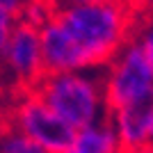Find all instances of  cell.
<instances>
[{
    "mask_svg": "<svg viewBox=\"0 0 153 153\" xmlns=\"http://www.w3.org/2000/svg\"><path fill=\"white\" fill-rule=\"evenodd\" d=\"M53 16L80 51L87 71L108 66L133 39V30L137 25L135 7L128 5V0L59 5Z\"/></svg>",
    "mask_w": 153,
    "mask_h": 153,
    "instance_id": "1",
    "label": "cell"
},
{
    "mask_svg": "<svg viewBox=\"0 0 153 153\" xmlns=\"http://www.w3.org/2000/svg\"><path fill=\"white\" fill-rule=\"evenodd\" d=\"M91 71H66V73H46L37 82V91L48 108L59 114L76 130L108 121L105 87L103 78Z\"/></svg>",
    "mask_w": 153,
    "mask_h": 153,
    "instance_id": "2",
    "label": "cell"
},
{
    "mask_svg": "<svg viewBox=\"0 0 153 153\" xmlns=\"http://www.w3.org/2000/svg\"><path fill=\"white\" fill-rule=\"evenodd\" d=\"M108 114L153 96V64L137 39H130L103 73Z\"/></svg>",
    "mask_w": 153,
    "mask_h": 153,
    "instance_id": "3",
    "label": "cell"
},
{
    "mask_svg": "<svg viewBox=\"0 0 153 153\" xmlns=\"http://www.w3.org/2000/svg\"><path fill=\"white\" fill-rule=\"evenodd\" d=\"M12 126L25 133L27 137H32L34 142H39L51 153H62L78 133L59 114H55L34 89H27L25 96L16 103L12 114Z\"/></svg>",
    "mask_w": 153,
    "mask_h": 153,
    "instance_id": "4",
    "label": "cell"
},
{
    "mask_svg": "<svg viewBox=\"0 0 153 153\" xmlns=\"http://www.w3.org/2000/svg\"><path fill=\"white\" fill-rule=\"evenodd\" d=\"M0 66H5L19 85L27 89L37 87V82L46 76L39 25H34L27 19H19Z\"/></svg>",
    "mask_w": 153,
    "mask_h": 153,
    "instance_id": "5",
    "label": "cell"
},
{
    "mask_svg": "<svg viewBox=\"0 0 153 153\" xmlns=\"http://www.w3.org/2000/svg\"><path fill=\"white\" fill-rule=\"evenodd\" d=\"M110 121L119 135L123 151L149 146V128L153 121V96L110 112Z\"/></svg>",
    "mask_w": 153,
    "mask_h": 153,
    "instance_id": "6",
    "label": "cell"
},
{
    "mask_svg": "<svg viewBox=\"0 0 153 153\" xmlns=\"http://www.w3.org/2000/svg\"><path fill=\"white\" fill-rule=\"evenodd\" d=\"M62 153H123L112 121H101L78 130L73 142Z\"/></svg>",
    "mask_w": 153,
    "mask_h": 153,
    "instance_id": "7",
    "label": "cell"
},
{
    "mask_svg": "<svg viewBox=\"0 0 153 153\" xmlns=\"http://www.w3.org/2000/svg\"><path fill=\"white\" fill-rule=\"evenodd\" d=\"M0 153H51L46 151L39 142L21 133L19 128H2L0 130Z\"/></svg>",
    "mask_w": 153,
    "mask_h": 153,
    "instance_id": "8",
    "label": "cell"
},
{
    "mask_svg": "<svg viewBox=\"0 0 153 153\" xmlns=\"http://www.w3.org/2000/svg\"><path fill=\"white\" fill-rule=\"evenodd\" d=\"M16 23H19V19H16L14 14L0 9V64H2L7 44H9V39H12V32H14V27H16Z\"/></svg>",
    "mask_w": 153,
    "mask_h": 153,
    "instance_id": "9",
    "label": "cell"
},
{
    "mask_svg": "<svg viewBox=\"0 0 153 153\" xmlns=\"http://www.w3.org/2000/svg\"><path fill=\"white\" fill-rule=\"evenodd\" d=\"M137 41H140V46L144 48V53H146V57L151 59L153 64V23H149V25H144L140 30V34H137Z\"/></svg>",
    "mask_w": 153,
    "mask_h": 153,
    "instance_id": "10",
    "label": "cell"
},
{
    "mask_svg": "<svg viewBox=\"0 0 153 153\" xmlns=\"http://www.w3.org/2000/svg\"><path fill=\"white\" fill-rule=\"evenodd\" d=\"M30 0H0V9H5V12L14 14L16 19H21V14L25 12V5Z\"/></svg>",
    "mask_w": 153,
    "mask_h": 153,
    "instance_id": "11",
    "label": "cell"
},
{
    "mask_svg": "<svg viewBox=\"0 0 153 153\" xmlns=\"http://www.w3.org/2000/svg\"><path fill=\"white\" fill-rule=\"evenodd\" d=\"M91 2H105V0H55V5H91Z\"/></svg>",
    "mask_w": 153,
    "mask_h": 153,
    "instance_id": "12",
    "label": "cell"
},
{
    "mask_svg": "<svg viewBox=\"0 0 153 153\" xmlns=\"http://www.w3.org/2000/svg\"><path fill=\"white\" fill-rule=\"evenodd\" d=\"M123 153H153V144L142 146V149H133V151H123Z\"/></svg>",
    "mask_w": 153,
    "mask_h": 153,
    "instance_id": "13",
    "label": "cell"
},
{
    "mask_svg": "<svg viewBox=\"0 0 153 153\" xmlns=\"http://www.w3.org/2000/svg\"><path fill=\"white\" fill-rule=\"evenodd\" d=\"M149 144H153V121H151V128H149Z\"/></svg>",
    "mask_w": 153,
    "mask_h": 153,
    "instance_id": "14",
    "label": "cell"
},
{
    "mask_svg": "<svg viewBox=\"0 0 153 153\" xmlns=\"http://www.w3.org/2000/svg\"><path fill=\"white\" fill-rule=\"evenodd\" d=\"M151 7H153V0H151Z\"/></svg>",
    "mask_w": 153,
    "mask_h": 153,
    "instance_id": "15",
    "label": "cell"
}]
</instances>
